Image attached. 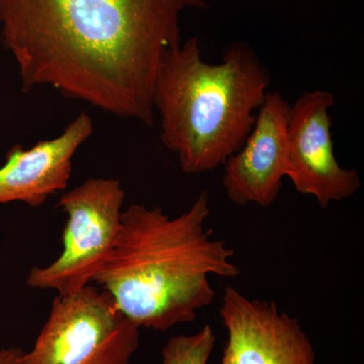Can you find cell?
<instances>
[{
  "label": "cell",
  "mask_w": 364,
  "mask_h": 364,
  "mask_svg": "<svg viewBox=\"0 0 364 364\" xmlns=\"http://www.w3.org/2000/svg\"><path fill=\"white\" fill-rule=\"evenodd\" d=\"M270 81L269 70L245 42L228 47L218 64L203 61L198 38L165 53L153 107L162 143L176 153L184 173L212 171L241 149Z\"/></svg>",
  "instance_id": "3957f363"
},
{
  "label": "cell",
  "mask_w": 364,
  "mask_h": 364,
  "mask_svg": "<svg viewBox=\"0 0 364 364\" xmlns=\"http://www.w3.org/2000/svg\"><path fill=\"white\" fill-rule=\"evenodd\" d=\"M291 105L279 91L267 92L241 149L225 163L223 186L232 203L270 207L287 176Z\"/></svg>",
  "instance_id": "ba28073f"
},
{
  "label": "cell",
  "mask_w": 364,
  "mask_h": 364,
  "mask_svg": "<svg viewBox=\"0 0 364 364\" xmlns=\"http://www.w3.org/2000/svg\"><path fill=\"white\" fill-rule=\"evenodd\" d=\"M205 7V0H0V38L23 92L51 86L153 126L158 69L181 44L179 14Z\"/></svg>",
  "instance_id": "6da1fadb"
},
{
  "label": "cell",
  "mask_w": 364,
  "mask_h": 364,
  "mask_svg": "<svg viewBox=\"0 0 364 364\" xmlns=\"http://www.w3.org/2000/svg\"><path fill=\"white\" fill-rule=\"evenodd\" d=\"M140 329L107 291L88 284L54 299L23 364H130Z\"/></svg>",
  "instance_id": "277c9868"
},
{
  "label": "cell",
  "mask_w": 364,
  "mask_h": 364,
  "mask_svg": "<svg viewBox=\"0 0 364 364\" xmlns=\"http://www.w3.org/2000/svg\"><path fill=\"white\" fill-rule=\"evenodd\" d=\"M217 336L210 325L193 335L172 336L162 350L163 364H208Z\"/></svg>",
  "instance_id": "30bf717a"
},
{
  "label": "cell",
  "mask_w": 364,
  "mask_h": 364,
  "mask_svg": "<svg viewBox=\"0 0 364 364\" xmlns=\"http://www.w3.org/2000/svg\"><path fill=\"white\" fill-rule=\"evenodd\" d=\"M208 203L205 191L178 217L138 203L122 213L116 243L92 282L139 328L164 332L193 322L214 301L210 275H240L234 250L205 228Z\"/></svg>",
  "instance_id": "7a4b0ae2"
},
{
  "label": "cell",
  "mask_w": 364,
  "mask_h": 364,
  "mask_svg": "<svg viewBox=\"0 0 364 364\" xmlns=\"http://www.w3.org/2000/svg\"><path fill=\"white\" fill-rule=\"evenodd\" d=\"M93 130L90 114L81 112L56 138L40 141L30 149L18 144L7 151L0 168V205L20 202L38 208L65 191L73 158Z\"/></svg>",
  "instance_id": "9c48e42d"
},
{
  "label": "cell",
  "mask_w": 364,
  "mask_h": 364,
  "mask_svg": "<svg viewBox=\"0 0 364 364\" xmlns=\"http://www.w3.org/2000/svg\"><path fill=\"white\" fill-rule=\"evenodd\" d=\"M220 316L228 333L221 364H315V351L299 320L277 304L249 299L232 287Z\"/></svg>",
  "instance_id": "52a82bcc"
},
{
  "label": "cell",
  "mask_w": 364,
  "mask_h": 364,
  "mask_svg": "<svg viewBox=\"0 0 364 364\" xmlns=\"http://www.w3.org/2000/svg\"><path fill=\"white\" fill-rule=\"evenodd\" d=\"M25 351L16 347L0 348V364H23Z\"/></svg>",
  "instance_id": "8fae6325"
},
{
  "label": "cell",
  "mask_w": 364,
  "mask_h": 364,
  "mask_svg": "<svg viewBox=\"0 0 364 364\" xmlns=\"http://www.w3.org/2000/svg\"><path fill=\"white\" fill-rule=\"evenodd\" d=\"M334 104L331 92L306 91L291 105L287 126L286 177L299 193L314 196L324 208L360 188L358 172L340 166L335 156L329 116Z\"/></svg>",
  "instance_id": "8992f818"
},
{
  "label": "cell",
  "mask_w": 364,
  "mask_h": 364,
  "mask_svg": "<svg viewBox=\"0 0 364 364\" xmlns=\"http://www.w3.org/2000/svg\"><path fill=\"white\" fill-rule=\"evenodd\" d=\"M124 198L122 182L107 177H90L65 191L58 203L67 215L63 250L51 264L33 267L26 286L69 296L90 284L116 243Z\"/></svg>",
  "instance_id": "5b68a950"
}]
</instances>
